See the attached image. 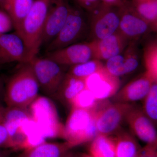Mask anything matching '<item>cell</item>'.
Returning <instances> with one entry per match:
<instances>
[{
    "mask_svg": "<svg viewBox=\"0 0 157 157\" xmlns=\"http://www.w3.org/2000/svg\"><path fill=\"white\" fill-rule=\"evenodd\" d=\"M102 2L107 6L121 8L125 5L128 0H101Z\"/></svg>",
    "mask_w": 157,
    "mask_h": 157,
    "instance_id": "cell-32",
    "label": "cell"
},
{
    "mask_svg": "<svg viewBox=\"0 0 157 157\" xmlns=\"http://www.w3.org/2000/svg\"><path fill=\"white\" fill-rule=\"evenodd\" d=\"M29 107L32 118L45 137L63 138L64 125L59 121L56 109L50 100L39 96Z\"/></svg>",
    "mask_w": 157,
    "mask_h": 157,
    "instance_id": "cell-7",
    "label": "cell"
},
{
    "mask_svg": "<svg viewBox=\"0 0 157 157\" xmlns=\"http://www.w3.org/2000/svg\"><path fill=\"white\" fill-rule=\"evenodd\" d=\"M102 101L97 100L92 93L86 88L73 99L70 104V107L71 108L97 110Z\"/></svg>",
    "mask_w": 157,
    "mask_h": 157,
    "instance_id": "cell-27",
    "label": "cell"
},
{
    "mask_svg": "<svg viewBox=\"0 0 157 157\" xmlns=\"http://www.w3.org/2000/svg\"><path fill=\"white\" fill-rule=\"evenodd\" d=\"M20 64L6 83L4 102L7 107L27 108L39 97L40 87L30 62Z\"/></svg>",
    "mask_w": 157,
    "mask_h": 157,
    "instance_id": "cell-1",
    "label": "cell"
},
{
    "mask_svg": "<svg viewBox=\"0 0 157 157\" xmlns=\"http://www.w3.org/2000/svg\"><path fill=\"white\" fill-rule=\"evenodd\" d=\"M157 140L141 147L138 157H157Z\"/></svg>",
    "mask_w": 157,
    "mask_h": 157,
    "instance_id": "cell-31",
    "label": "cell"
},
{
    "mask_svg": "<svg viewBox=\"0 0 157 157\" xmlns=\"http://www.w3.org/2000/svg\"><path fill=\"white\" fill-rule=\"evenodd\" d=\"M90 23L87 12L76 4L71 5L66 22L60 32L46 46L50 52L78 43L89 35Z\"/></svg>",
    "mask_w": 157,
    "mask_h": 157,
    "instance_id": "cell-4",
    "label": "cell"
},
{
    "mask_svg": "<svg viewBox=\"0 0 157 157\" xmlns=\"http://www.w3.org/2000/svg\"><path fill=\"white\" fill-rule=\"evenodd\" d=\"M70 6L68 0H52L43 30L42 45L46 47L58 35L67 18Z\"/></svg>",
    "mask_w": 157,
    "mask_h": 157,
    "instance_id": "cell-11",
    "label": "cell"
},
{
    "mask_svg": "<svg viewBox=\"0 0 157 157\" xmlns=\"http://www.w3.org/2000/svg\"><path fill=\"white\" fill-rule=\"evenodd\" d=\"M73 148L66 141L43 142L24 150L17 157H62Z\"/></svg>",
    "mask_w": 157,
    "mask_h": 157,
    "instance_id": "cell-18",
    "label": "cell"
},
{
    "mask_svg": "<svg viewBox=\"0 0 157 157\" xmlns=\"http://www.w3.org/2000/svg\"><path fill=\"white\" fill-rule=\"evenodd\" d=\"M29 62L40 90L46 96L54 98L67 73L66 67L46 57L37 56Z\"/></svg>",
    "mask_w": 157,
    "mask_h": 157,
    "instance_id": "cell-5",
    "label": "cell"
},
{
    "mask_svg": "<svg viewBox=\"0 0 157 157\" xmlns=\"http://www.w3.org/2000/svg\"><path fill=\"white\" fill-rule=\"evenodd\" d=\"M14 29V25L9 14L0 8V35L9 33Z\"/></svg>",
    "mask_w": 157,
    "mask_h": 157,
    "instance_id": "cell-29",
    "label": "cell"
},
{
    "mask_svg": "<svg viewBox=\"0 0 157 157\" xmlns=\"http://www.w3.org/2000/svg\"><path fill=\"white\" fill-rule=\"evenodd\" d=\"M92 42L95 59L106 61L121 53L129 44L128 41L117 31L105 39Z\"/></svg>",
    "mask_w": 157,
    "mask_h": 157,
    "instance_id": "cell-17",
    "label": "cell"
},
{
    "mask_svg": "<svg viewBox=\"0 0 157 157\" xmlns=\"http://www.w3.org/2000/svg\"><path fill=\"white\" fill-rule=\"evenodd\" d=\"M120 22L118 32L128 41L136 42L152 31L150 24L140 17L129 2L120 8Z\"/></svg>",
    "mask_w": 157,
    "mask_h": 157,
    "instance_id": "cell-9",
    "label": "cell"
},
{
    "mask_svg": "<svg viewBox=\"0 0 157 157\" xmlns=\"http://www.w3.org/2000/svg\"><path fill=\"white\" fill-rule=\"evenodd\" d=\"M86 88L98 101L112 98L120 87V78L113 76L104 67L86 79Z\"/></svg>",
    "mask_w": 157,
    "mask_h": 157,
    "instance_id": "cell-14",
    "label": "cell"
},
{
    "mask_svg": "<svg viewBox=\"0 0 157 157\" xmlns=\"http://www.w3.org/2000/svg\"><path fill=\"white\" fill-rule=\"evenodd\" d=\"M90 143L89 152L93 157H116L113 136L98 135Z\"/></svg>",
    "mask_w": 157,
    "mask_h": 157,
    "instance_id": "cell-22",
    "label": "cell"
},
{
    "mask_svg": "<svg viewBox=\"0 0 157 157\" xmlns=\"http://www.w3.org/2000/svg\"><path fill=\"white\" fill-rule=\"evenodd\" d=\"M51 1H34L18 34L25 43L31 61L37 56L42 45L43 30Z\"/></svg>",
    "mask_w": 157,
    "mask_h": 157,
    "instance_id": "cell-3",
    "label": "cell"
},
{
    "mask_svg": "<svg viewBox=\"0 0 157 157\" xmlns=\"http://www.w3.org/2000/svg\"><path fill=\"white\" fill-rule=\"evenodd\" d=\"M35 0H3L0 2V8L9 14L15 32L19 34L21 25Z\"/></svg>",
    "mask_w": 157,
    "mask_h": 157,
    "instance_id": "cell-19",
    "label": "cell"
},
{
    "mask_svg": "<svg viewBox=\"0 0 157 157\" xmlns=\"http://www.w3.org/2000/svg\"><path fill=\"white\" fill-rule=\"evenodd\" d=\"M136 42H131L120 54L106 61L104 67L110 74L120 77L134 73L140 67V52Z\"/></svg>",
    "mask_w": 157,
    "mask_h": 157,
    "instance_id": "cell-12",
    "label": "cell"
},
{
    "mask_svg": "<svg viewBox=\"0 0 157 157\" xmlns=\"http://www.w3.org/2000/svg\"><path fill=\"white\" fill-rule=\"evenodd\" d=\"M3 1V0H0V2H2V1Z\"/></svg>",
    "mask_w": 157,
    "mask_h": 157,
    "instance_id": "cell-39",
    "label": "cell"
},
{
    "mask_svg": "<svg viewBox=\"0 0 157 157\" xmlns=\"http://www.w3.org/2000/svg\"><path fill=\"white\" fill-rule=\"evenodd\" d=\"M156 155H157V151H156Z\"/></svg>",
    "mask_w": 157,
    "mask_h": 157,
    "instance_id": "cell-38",
    "label": "cell"
},
{
    "mask_svg": "<svg viewBox=\"0 0 157 157\" xmlns=\"http://www.w3.org/2000/svg\"><path fill=\"white\" fill-rule=\"evenodd\" d=\"M143 101L141 107L144 112L157 129V79H155Z\"/></svg>",
    "mask_w": 157,
    "mask_h": 157,
    "instance_id": "cell-26",
    "label": "cell"
},
{
    "mask_svg": "<svg viewBox=\"0 0 157 157\" xmlns=\"http://www.w3.org/2000/svg\"><path fill=\"white\" fill-rule=\"evenodd\" d=\"M88 14L90 41H98L113 35L118 31L120 22V8L101 3Z\"/></svg>",
    "mask_w": 157,
    "mask_h": 157,
    "instance_id": "cell-6",
    "label": "cell"
},
{
    "mask_svg": "<svg viewBox=\"0 0 157 157\" xmlns=\"http://www.w3.org/2000/svg\"><path fill=\"white\" fill-rule=\"evenodd\" d=\"M78 157H93L90 154L82 153L78 154Z\"/></svg>",
    "mask_w": 157,
    "mask_h": 157,
    "instance_id": "cell-37",
    "label": "cell"
},
{
    "mask_svg": "<svg viewBox=\"0 0 157 157\" xmlns=\"http://www.w3.org/2000/svg\"><path fill=\"white\" fill-rule=\"evenodd\" d=\"M62 157H78V154L70 150Z\"/></svg>",
    "mask_w": 157,
    "mask_h": 157,
    "instance_id": "cell-35",
    "label": "cell"
},
{
    "mask_svg": "<svg viewBox=\"0 0 157 157\" xmlns=\"http://www.w3.org/2000/svg\"><path fill=\"white\" fill-rule=\"evenodd\" d=\"M5 83L4 78L0 76V105H2V102H4V97L5 92Z\"/></svg>",
    "mask_w": 157,
    "mask_h": 157,
    "instance_id": "cell-33",
    "label": "cell"
},
{
    "mask_svg": "<svg viewBox=\"0 0 157 157\" xmlns=\"http://www.w3.org/2000/svg\"><path fill=\"white\" fill-rule=\"evenodd\" d=\"M155 79L145 71L120 89L112 98L113 102L134 104L137 101H143L149 92Z\"/></svg>",
    "mask_w": 157,
    "mask_h": 157,
    "instance_id": "cell-16",
    "label": "cell"
},
{
    "mask_svg": "<svg viewBox=\"0 0 157 157\" xmlns=\"http://www.w3.org/2000/svg\"><path fill=\"white\" fill-rule=\"evenodd\" d=\"M97 110L72 108L64 125L63 138L73 147L90 142L98 135Z\"/></svg>",
    "mask_w": 157,
    "mask_h": 157,
    "instance_id": "cell-2",
    "label": "cell"
},
{
    "mask_svg": "<svg viewBox=\"0 0 157 157\" xmlns=\"http://www.w3.org/2000/svg\"><path fill=\"white\" fill-rule=\"evenodd\" d=\"M76 5L87 13L95 10L102 3L101 0H73Z\"/></svg>",
    "mask_w": 157,
    "mask_h": 157,
    "instance_id": "cell-30",
    "label": "cell"
},
{
    "mask_svg": "<svg viewBox=\"0 0 157 157\" xmlns=\"http://www.w3.org/2000/svg\"><path fill=\"white\" fill-rule=\"evenodd\" d=\"M4 108L3 105H0V147L10 149L9 135L4 121Z\"/></svg>",
    "mask_w": 157,
    "mask_h": 157,
    "instance_id": "cell-28",
    "label": "cell"
},
{
    "mask_svg": "<svg viewBox=\"0 0 157 157\" xmlns=\"http://www.w3.org/2000/svg\"><path fill=\"white\" fill-rule=\"evenodd\" d=\"M113 136L116 157L139 156L141 147L131 132L122 128Z\"/></svg>",
    "mask_w": 157,
    "mask_h": 157,
    "instance_id": "cell-21",
    "label": "cell"
},
{
    "mask_svg": "<svg viewBox=\"0 0 157 157\" xmlns=\"http://www.w3.org/2000/svg\"><path fill=\"white\" fill-rule=\"evenodd\" d=\"M24 41L16 32L0 35V64L30 62Z\"/></svg>",
    "mask_w": 157,
    "mask_h": 157,
    "instance_id": "cell-15",
    "label": "cell"
},
{
    "mask_svg": "<svg viewBox=\"0 0 157 157\" xmlns=\"http://www.w3.org/2000/svg\"><path fill=\"white\" fill-rule=\"evenodd\" d=\"M134 104L111 103L102 101L96 113V122L98 135L113 136L122 128L126 117Z\"/></svg>",
    "mask_w": 157,
    "mask_h": 157,
    "instance_id": "cell-8",
    "label": "cell"
},
{
    "mask_svg": "<svg viewBox=\"0 0 157 157\" xmlns=\"http://www.w3.org/2000/svg\"><path fill=\"white\" fill-rule=\"evenodd\" d=\"M46 57L65 67H71L95 59L92 42H79L47 52Z\"/></svg>",
    "mask_w": 157,
    "mask_h": 157,
    "instance_id": "cell-10",
    "label": "cell"
},
{
    "mask_svg": "<svg viewBox=\"0 0 157 157\" xmlns=\"http://www.w3.org/2000/svg\"><path fill=\"white\" fill-rule=\"evenodd\" d=\"M143 58L145 71L157 79V38L146 43L144 48Z\"/></svg>",
    "mask_w": 157,
    "mask_h": 157,
    "instance_id": "cell-25",
    "label": "cell"
},
{
    "mask_svg": "<svg viewBox=\"0 0 157 157\" xmlns=\"http://www.w3.org/2000/svg\"><path fill=\"white\" fill-rule=\"evenodd\" d=\"M86 79L71 76L67 72L54 98L62 104L70 106L73 99L86 88Z\"/></svg>",
    "mask_w": 157,
    "mask_h": 157,
    "instance_id": "cell-20",
    "label": "cell"
},
{
    "mask_svg": "<svg viewBox=\"0 0 157 157\" xmlns=\"http://www.w3.org/2000/svg\"><path fill=\"white\" fill-rule=\"evenodd\" d=\"M125 122L135 137L147 144L157 140V129L144 112L141 106L134 104L129 110Z\"/></svg>",
    "mask_w": 157,
    "mask_h": 157,
    "instance_id": "cell-13",
    "label": "cell"
},
{
    "mask_svg": "<svg viewBox=\"0 0 157 157\" xmlns=\"http://www.w3.org/2000/svg\"><path fill=\"white\" fill-rule=\"evenodd\" d=\"M101 61L94 59L89 61L69 67L67 73L77 78H86L104 67Z\"/></svg>",
    "mask_w": 157,
    "mask_h": 157,
    "instance_id": "cell-24",
    "label": "cell"
},
{
    "mask_svg": "<svg viewBox=\"0 0 157 157\" xmlns=\"http://www.w3.org/2000/svg\"><path fill=\"white\" fill-rule=\"evenodd\" d=\"M12 150L0 147V157H11Z\"/></svg>",
    "mask_w": 157,
    "mask_h": 157,
    "instance_id": "cell-34",
    "label": "cell"
},
{
    "mask_svg": "<svg viewBox=\"0 0 157 157\" xmlns=\"http://www.w3.org/2000/svg\"><path fill=\"white\" fill-rule=\"evenodd\" d=\"M137 14L152 25L157 19V0H130Z\"/></svg>",
    "mask_w": 157,
    "mask_h": 157,
    "instance_id": "cell-23",
    "label": "cell"
},
{
    "mask_svg": "<svg viewBox=\"0 0 157 157\" xmlns=\"http://www.w3.org/2000/svg\"><path fill=\"white\" fill-rule=\"evenodd\" d=\"M152 31H154L157 35V19L151 25Z\"/></svg>",
    "mask_w": 157,
    "mask_h": 157,
    "instance_id": "cell-36",
    "label": "cell"
}]
</instances>
